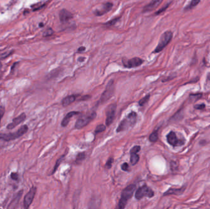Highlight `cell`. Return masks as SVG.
<instances>
[{
	"label": "cell",
	"mask_w": 210,
	"mask_h": 209,
	"mask_svg": "<svg viewBox=\"0 0 210 209\" xmlns=\"http://www.w3.org/2000/svg\"><path fill=\"white\" fill-rule=\"evenodd\" d=\"M79 112H71L68 113L66 116L63 119L62 121V126L65 127V126H66L68 125V124L69 123L70 119L73 117V116H75V115L79 114Z\"/></svg>",
	"instance_id": "e0dca14e"
},
{
	"label": "cell",
	"mask_w": 210,
	"mask_h": 209,
	"mask_svg": "<svg viewBox=\"0 0 210 209\" xmlns=\"http://www.w3.org/2000/svg\"><path fill=\"white\" fill-rule=\"evenodd\" d=\"M184 190L183 188H180V189H170L167 192L164 193V195H170V194H181Z\"/></svg>",
	"instance_id": "d6986e66"
},
{
	"label": "cell",
	"mask_w": 210,
	"mask_h": 209,
	"mask_svg": "<svg viewBox=\"0 0 210 209\" xmlns=\"http://www.w3.org/2000/svg\"><path fill=\"white\" fill-rule=\"evenodd\" d=\"M140 149H141V147L140 146H138V145H137V146H135L134 147H133L131 149L130 153H137L138 152H140Z\"/></svg>",
	"instance_id": "1f68e13d"
},
{
	"label": "cell",
	"mask_w": 210,
	"mask_h": 209,
	"mask_svg": "<svg viewBox=\"0 0 210 209\" xmlns=\"http://www.w3.org/2000/svg\"><path fill=\"white\" fill-rule=\"evenodd\" d=\"M114 80H110L108 85H106V89L105 91L103 93L101 98L100 99V103L103 104L105 103L107 101H108L109 98H111V96H113L114 91Z\"/></svg>",
	"instance_id": "5b68a950"
},
{
	"label": "cell",
	"mask_w": 210,
	"mask_h": 209,
	"mask_svg": "<svg viewBox=\"0 0 210 209\" xmlns=\"http://www.w3.org/2000/svg\"><path fill=\"white\" fill-rule=\"evenodd\" d=\"M158 132L157 131H155L149 135V139L151 142H155L158 140Z\"/></svg>",
	"instance_id": "7402d4cb"
},
{
	"label": "cell",
	"mask_w": 210,
	"mask_h": 209,
	"mask_svg": "<svg viewBox=\"0 0 210 209\" xmlns=\"http://www.w3.org/2000/svg\"><path fill=\"white\" fill-rule=\"evenodd\" d=\"M73 18V14L66 9H62L59 12V18L62 23H66Z\"/></svg>",
	"instance_id": "5bb4252c"
},
{
	"label": "cell",
	"mask_w": 210,
	"mask_h": 209,
	"mask_svg": "<svg viewBox=\"0 0 210 209\" xmlns=\"http://www.w3.org/2000/svg\"><path fill=\"white\" fill-rule=\"evenodd\" d=\"M36 193V188L33 186L30 188V191L27 193L25 197H24V199H23L24 208L27 209L30 207L31 203L33 202L34 198H35Z\"/></svg>",
	"instance_id": "9c48e42d"
},
{
	"label": "cell",
	"mask_w": 210,
	"mask_h": 209,
	"mask_svg": "<svg viewBox=\"0 0 210 209\" xmlns=\"http://www.w3.org/2000/svg\"><path fill=\"white\" fill-rule=\"evenodd\" d=\"M77 98L76 95H70L66 96V98H65L62 100V105L63 106H67L68 105H70V104L73 103L74 102L76 99Z\"/></svg>",
	"instance_id": "ac0fdd59"
},
{
	"label": "cell",
	"mask_w": 210,
	"mask_h": 209,
	"mask_svg": "<svg viewBox=\"0 0 210 209\" xmlns=\"http://www.w3.org/2000/svg\"><path fill=\"white\" fill-rule=\"evenodd\" d=\"M28 130V127L27 125H24L21 126V128L17 130V131L14 133H0V140H3L5 142H9L11 140H13L17 139L19 138L22 137Z\"/></svg>",
	"instance_id": "6da1fadb"
},
{
	"label": "cell",
	"mask_w": 210,
	"mask_h": 209,
	"mask_svg": "<svg viewBox=\"0 0 210 209\" xmlns=\"http://www.w3.org/2000/svg\"><path fill=\"white\" fill-rule=\"evenodd\" d=\"M113 7V4L111 2L106 3L103 4L100 9H96L94 11V14L96 16H101L109 12Z\"/></svg>",
	"instance_id": "7c38bea8"
},
{
	"label": "cell",
	"mask_w": 210,
	"mask_h": 209,
	"mask_svg": "<svg viewBox=\"0 0 210 209\" xmlns=\"http://www.w3.org/2000/svg\"><path fill=\"white\" fill-rule=\"evenodd\" d=\"M163 0H152L147 5L145 6L143 8V12H148L152 11L156 7H157L160 4L162 3Z\"/></svg>",
	"instance_id": "9a60e30c"
},
{
	"label": "cell",
	"mask_w": 210,
	"mask_h": 209,
	"mask_svg": "<svg viewBox=\"0 0 210 209\" xmlns=\"http://www.w3.org/2000/svg\"><path fill=\"white\" fill-rule=\"evenodd\" d=\"M136 189V186L135 184H130L129 186L127 187L122 193L121 198L119 202V208L122 209L125 207L129 199H130L133 195V193Z\"/></svg>",
	"instance_id": "3957f363"
},
{
	"label": "cell",
	"mask_w": 210,
	"mask_h": 209,
	"mask_svg": "<svg viewBox=\"0 0 210 209\" xmlns=\"http://www.w3.org/2000/svg\"><path fill=\"white\" fill-rule=\"evenodd\" d=\"M120 18V17H116V18H114L113 19H111V20L105 23V25L106 26H108V27H111V26H113V25H114L115 24L118 22L119 19Z\"/></svg>",
	"instance_id": "603a6c76"
},
{
	"label": "cell",
	"mask_w": 210,
	"mask_h": 209,
	"mask_svg": "<svg viewBox=\"0 0 210 209\" xmlns=\"http://www.w3.org/2000/svg\"><path fill=\"white\" fill-rule=\"evenodd\" d=\"M23 191L22 189V190L19 191L16 194V195L14 196V197L12 198V199L11 200V202L9 203L8 206L7 207L8 208H16L17 207L18 202H19V201H20L22 197V196L23 194Z\"/></svg>",
	"instance_id": "2e32d148"
},
{
	"label": "cell",
	"mask_w": 210,
	"mask_h": 209,
	"mask_svg": "<svg viewBox=\"0 0 210 209\" xmlns=\"http://www.w3.org/2000/svg\"><path fill=\"white\" fill-rule=\"evenodd\" d=\"M144 62L143 60L138 57H135L131 59L126 60L123 59L122 63L123 65L125 67L127 68H133L141 66Z\"/></svg>",
	"instance_id": "30bf717a"
},
{
	"label": "cell",
	"mask_w": 210,
	"mask_h": 209,
	"mask_svg": "<svg viewBox=\"0 0 210 209\" xmlns=\"http://www.w3.org/2000/svg\"><path fill=\"white\" fill-rule=\"evenodd\" d=\"M122 169L123 170V171H127L129 170V166L128 163H124L122 165Z\"/></svg>",
	"instance_id": "e575fe53"
},
{
	"label": "cell",
	"mask_w": 210,
	"mask_h": 209,
	"mask_svg": "<svg viewBox=\"0 0 210 209\" xmlns=\"http://www.w3.org/2000/svg\"><path fill=\"white\" fill-rule=\"evenodd\" d=\"M106 129V126L104 125H100L96 126V128L95 130V133L96 134L98 133H100L101 132H103V131Z\"/></svg>",
	"instance_id": "cb8c5ba5"
},
{
	"label": "cell",
	"mask_w": 210,
	"mask_h": 209,
	"mask_svg": "<svg viewBox=\"0 0 210 209\" xmlns=\"http://www.w3.org/2000/svg\"><path fill=\"white\" fill-rule=\"evenodd\" d=\"M116 104H110L106 112V126L110 125L113 122L115 118V114L116 110Z\"/></svg>",
	"instance_id": "8fae6325"
},
{
	"label": "cell",
	"mask_w": 210,
	"mask_h": 209,
	"mask_svg": "<svg viewBox=\"0 0 210 209\" xmlns=\"http://www.w3.org/2000/svg\"><path fill=\"white\" fill-rule=\"evenodd\" d=\"M96 117V113L92 112L89 114L82 116L79 119H77L75 124V128L76 129H81L87 126L92 120H94Z\"/></svg>",
	"instance_id": "8992f818"
},
{
	"label": "cell",
	"mask_w": 210,
	"mask_h": 209,
	"mask_svg": "<svg viewBox=\"0 0 210 209\" xmlns=\"http://www.w3.org/2000/svg\"><path fill=\"white\" fill-rule=\"evenodd\" d=\"M26 117H27V116L25 113L21 114V115H19L18 116H17V117L14 118L12 120V122L9 123L7 125L6 128L8 129H12L14 128H15L16 126H17L18 125H20L21 123L23 122V121L25 120Z\"/></svg>",
	"instance_id": "4fadbf2b"
},
{
	"label": "cell",
	"mask_w": 210,
	"mask_h": 209,
	"mask_svg": "<svg viewBox=\"0 0 210 209\" xmlns=\"http://www.w3.org/2000/svg\"><path fill=\"white\" fill-rule=\"evenodd\" d=\"M63 158H64V156H63V157H62L60 158H59V159H58V160H57V162H56V163H55V167H54V168H53V172H52V174H53V173H54L56 171H57V169H58V166H59V165L60 164V163H62V161H63Z\"/></svg>",
	"instance_id": "4316f807"
},
{
	"label": "cell",
	"mask_w": 210,
	"mask_h": 209,
	"mask_svg": "<svg viewBox=\"0 0 210 209\" xmlns=\"http://www.w3.org/2000/svg\"><path fill=\"white\" fill-rule=\"evenodd\" d=\"M167 139L168 144L173 147L181 146V145H183L185 143V140L179 139L177 137L176 134L173 132V131H171L167 135Z\"/></svg>",
	"instance_id": "ba28073f"
},
{
	"label": "cell",
	"mask_w": 210,
	"mask_h": 209,
	"mask_svg": "<svg viewBox=\"0 0 210 209\" xmlns=\"http://www.w3.org/2000/svg\"><path fill=\"white\" fill-rule=\"evenodd\" d=\"M201 0H191V1L188 4V5L184 8V11H189L196 7L198 4L200 3Z\"/></svg>",
	"instance_id": "ffe728a7"
},
{
	"label": "cell",
	"mask_w": 210,
	"mask_h": 209,
	"mask_svg": "<svg viewBox=\"0 0 210 209\" xmlns=\"http://www.w3.org/2000/svg\"><path fill=\"white\" fill-rule=\"evenodd\" d=\"M1 67H2V64H1V63L0 62V69H1Z\"/></svg>",
	"instance_id": "8d00e7d4"
},
{
	"label": "cell",
	"mask_w": 210,
	"mask_h": 209,
	"mask_svg": "<svg viewBox=\"0 0 210 209\" xmlns=\"http://www.w3.org/2000/svg\"><path fill=\"white\" fill-rule=\"evenodd\" d=\"M137 115L134 112H131L125 118H124L119 124L118 128H117V132L119 133L121 131L128 129L131 126H132L136 122Z\"/></svg>",
	"instance_id": "277c9868"
},
{
	"label": "cell",
	"mask_w": 210,
	"mask_h": 209,
	"mask_svg": "<svg viewBox=\"0 0 210 209\" xmlns=\"http://www.w3.org/2000/svg\"><path fill=\"white\" fill-rule=\"evenodd\" d=\"M170 3H168V4H166V5H165V6H163V7H162L161 9H160L159 11H157V12H156L155 13V15H159V14H160L161 13L163 12L166 10V9H167L169 7V6H170Z\"/></svg>",
	"instance_id": "83f0119b"
},
{
	"label": "cell",
	"mask_w": 210,
	"mask_h": 209,
	"mask_svg": "<svg viewBox=\"0 0 210 209\" xmlns=\"http://www.w3.org/2000/svg\"><path fill=\"white\" fill-rule=\"evenodd\" d=\"M85 50H86V48L82 46V47H79V48H78L77 51L78 52H83V51H84Z\"/></svg>",
	"instance_id": "d590c367"
},
{
	"label": "cell",
	"mask_w": 210,
	"mask_h": 209,
	"mask_svg": "<svg viewBox=\"0 0 210 209\" xmlns=\"http://www.w3.org/2000/svg\"><path fill=\"white\" fill-rule=\"evenodd\" d=\"M149 98H150V95H146V96H144V98H142V99L140 100V101H139V104L141 106H142L144 105L146 103H148V101H149Z\"/></svg>",
	"instance_id": "484cf974"
},
{
	"label": "cell",
	"mask_w": 210,
	"mask_h": 209,
	"mask_svg": "<svg viewBox=\"0 0 210 209\" xmlns=\"http://www.w3.org/2000/svg\"><path fill=\"white\" fill-rule=\"evenodd\" d=\"M11 178L13 180L18 181V174L17 172H12L11 174Z\"/></svg>",
	"instance_id": "d6a6232c"
},
{
	"label": "cell",
	"mask_w": 210,
	"mask_h": 209,
	"mask_svg": "<svg viewBox=\"0 0 210 209\" xmlns=\"http://www.w3.org/2000/svg\"><path fill=\"white\" fill-rule=\"evenodd\" d=\"M113 159L111 158H109L108 161H107L106 163V165H105V167L107 168V169H109L112 166V164H113Z\"/></svg>",
	"instance_id": "f546056e"
},
{
	"label": "cell",
	"mask_w": 210,
	"mask_h": 209,
	"mask_svg": "<svg viewBox=\"0 0 210 209\" xmlns=\"http://www.w3.org/2000/svg\"><path fill=\"white\" fill-rule=\"evenodd\" d=\"M173 38V32L170 30L165 31L162 35H161L158 44L155 48L153 53H157L162 51L164 48L167 47L170 42L172 41Z\"/></svg>",
	"instance_id": "7a4b0ae2"
},
{
	"label": "cell",
	"mask_w": 210,
	"mask_h": 209,
	"mask_svg": "<svg viewBox=\"0 0 210 209\" xmlns=\"http://www.w3.org/2000/svg\"><path fill=\"white\" fill-rule=\"evenodd\" d=\"M53 33V31L52 28H48L46 31L44 33V36H52V34Z\"/></svg>",
	"instance_id": "4dcf8cb0"
},
{
	"label": "cell",
	"mask_w": 210,
	"mask_h": 209,
	"mask_svg": "<svg viewBox=\"0 0 210 209\" xmlns=\"http://www.w3.org/2000/svg\"><path fill=\"white\" fill-rule=\"evenodd\" d=\"M205 107H206V106H205V104H200L195 105L194 108L195 109H198V110H203V109H204L205 108Z\"/></svg>",
	"instance_id": "836d02e7"
},
{
	"label": "cell",
	"mask_w": 210,
	"mask_h": 209,
	"mask_svg": "<svg viewBox=\"0 0 210 209\" xmlns=\"http://www.w3.org/2000/svg\"><path fill=\"white\" fill-rule=\"evenodd\" d=\"M154 196V192L146 185L140 187L135 193V197L137 199H141L144 197H153Z\"/></svg>",
	"instance_id": "52a82bcc"
},
{
	"label": "cell",
	"mask_w": 210,
	"mask_h": 209,
	"mask_svg": "<svg viewBox=\"0 0 210 209\" xmlns=\"http://www.w3.org/2000/svg\"><path fill=\"white\" fill-rule=\"evenodd\" d=\"M4 113H5V108L3 106H0V123H1V120L3 117Z\"/></svg>",
	"instance_id": "f1b7e54d"
},
{
	"label": "cell",
	"mask_w": 210,
	"mask_h": 209,
	"mask_svg": "<svg viewBox=\"0 0 210 209\" xmlns=\"http://www.w3.org/2000/svg\"><path fill=\"white\" fill-rule=\"evenodd\" d=\"M130 154H131V157H130L131 164L132 165H135L138 162L140 157L136 153H130Z\"/></svg>",
	"instance_id": "44dd1931"
},
{
	"label": "cell",
	"mask_w": 210,
	"mask_h": 209,
	"mask_svg": "<svg viewBox=\"0 0 210 209\" xmlns=\"http://www.w3.org/2000/svg\"><path fill=\"white\" fill-rule=\"evenodd\" d=\"M85 158H86L85 153H79L77 155L76 161V162L77 163H79L82 162L83 160L85 159Z\"/></svg>",
	"instance_id": "d4e9b609"
}]
</instances>
